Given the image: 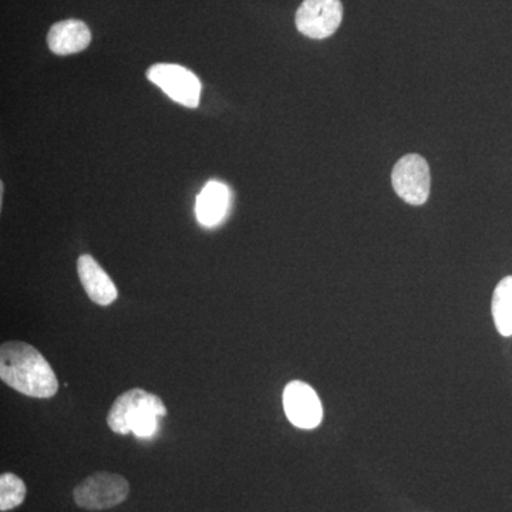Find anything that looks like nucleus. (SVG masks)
<instances>
[{"instance_id":"obj_4","label":"nucleus","mask_w":512,"mask_h":512,"mask_svg":"<svg viewBox=\"0 0 512 512\" xmlns=\"http://www.w3.org/2000/svg\"><path fill=\"white\" fill-rule=\"evenodd\" d=\"M147 79L175 103L195 109L200 104L201 82L191 70L178 64L158 63L147 70Z\"/></svg>"},{"instance_id":"obj_11","label":"nucleus","mask_w":512,"mask_h":512,"mask_svg":"<svg viewBox=\"0 0 512 512\" xmlns=\"http://www.w3.org/2000/svg\"><path fill=\"white\" fill-rule=\"evenodd\" d=\"M491 309L498 332L507 338L512 336V276L504 278L495 288Z\"/></svg>"},{"instance_id":"obj_7","label":"nucleus","mask_w":512,"mask_h":512,"mask_svg":"<svg viewBox=\"0 0 512 512\" xmlns=\"http://www.w3.org/2000/svg\"><path fill=\"white\" fill-rule=\"evenodd\" d=\"M284 409L288 420L298 429H315L323 419V407L318 394L309 384L298 380L285 387Z\"/></svg>"},{"instance_id":"obj_5","label":"nucleus","mask_w":512,"mask_h":512,"mask_svg":"<svg viewBox=\"0 0 512 512\" xmlns=\"http://www.w3.org/2000/svg\"><path fill=\"white\" fill-rule=\"evenodd\" d=\"M394 191L410 205L426 204L430 197V168L417 154H409L397 161L392 173Z\"/></svg>"},{"instance_id":"obj_1","label":"nucleus","mask_w":512,"mask_h":512,"mask_svg":"<svg viewBox=\"0 0 512 512\" xmlns=\"http://www.w3.org/2000/svg\"><path fill=\"white\" fill-rule=\"evenodd\" d=\"M0 379L16 392L36 399H50L59 390L55 372L45 356L19 340L5 342L0 348Z\"/></svg>"},{"instance_id":"obj_9","label":"nucleus","mask_w":512,"mask_h":512,"mask_svg":"<svg viewBox=\"0 0 512 512\" xmlns=\"http://www.w3.org/2000/svg\"><path fill=\"white\" fill-rule=\"evenodd\" d=\"M92 42V32L82 20L69 19L57 22L49 30L47 45L57 56L83 52Z\"/></svg>"},{"instance_id":"obj_10","label":"nucleus","mask_w":512,"mask_h":512,"mask_svg":"<svg viewBox=\"0 0 512 512\" xmlns=\"http://www.w3.org/2000/svg\"><path fill=\"white\" fill-rule=\"evenodd\" d=\"M229 205L227 185L211 181L197 197V218L204 227H215L224 220Z\"/></svg>"},{"instance_id":"obj_8","label":"nucleus","mask_w":512,"mask_h":512,"mask_svg":"<svg viewBox=\"0 0 512 512\" xmlns=\"http://www.w3.org/2000/svg\"><path fill=\"white\" fill-rule=\"evenodd\" d=\"M77 274L84 291L94 303L109 306L116 301L119 292L107 272L92 255H82L77 261Z\"/></svg>"},{"instance_id":"obj_2","label":"nucleus","mask_w":512,"mask_h":512,"mask_svg":"<svg viewBox=\"0 0 512 512\" xmlns=\"http://www.w3.org/2000/svg\"><path fill=\"white\" fill-rule=\"evenodd\" d=\"M164 416H167V407L160 397L143 389H131L117 397L107 416V424L114 433L128 434L144 420Z\"/></svg>"},{"instance_id":"obj_3","label":"nucleus","mask_w":512,"mask_h":512,"mask_svg":"<svg viewBox=\"0 0 512 512\" xmlns=\"http://www.w3.org/2000/svg\"><path fill=\"white\" fill-rule=\"evenodd\" d=\"M130 494V484L120 474L99 471L84 478L73 490L77 507L87 511H103L123 504Z\"/></svg>"},{"instance_id":"obj_12","label":"nucleus","mask_w":512,"mask_h":512,"mask_svg":"<svg viewBox=\"0 0 512 512\" xmlns=\"http://www.w3.org/2000/svg\"><path fill=\"white\" fill-rule=\"evenodd\" d=\"M28 488L22 478L12 473L0 476V511L6 512L19 507L25 501Z\"/></svg>"},{"instance_id":"obj_6","label":"nucleus","mask_w":512,"mask_h":512,"mask_svg":"<svg viewBox=\"0 0 512 512\" xmlns=\"http://www.w3.org/2000/svg\"><path fill=\"white\" fill-rule=\"evenodd\" d=\"M343 19L340 0H303L296 12V29L303 36L322 40L339 29Z\"/></svg>"}]
</instances>
